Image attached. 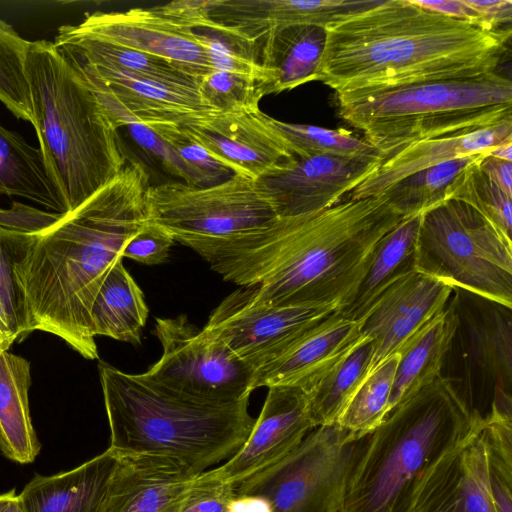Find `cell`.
I'll return each instance as SVG.
<instances>
[{"instance_id": "obj_4", "label": "cell", "mask_w": 512, "mask_h": 512, "mask_svg": "<svg viewBox=\"0 0 512 512\" xmlns=\"http://www.w3.org/2000/svg\"><path fill=\"white\" fill-rule=\"evenodd\" d=\"M26 73L39 150L68 212L111 182L127 156L95 93L53 42L30 43Z\"/></svg>"}, {"instance_id": "obj_30", "label": "cell", "mask_w": 512, "mask_h": 512, "mask_svg": "<svg viewBox=\"0 0 512 512\" xmlns=\"http://www.w3.org/2000/svg\"><path fill=\"white\" fill-rule=\"evenodd\" d=\"M148 306L135 280L117 263L103 281L90 311L92 335L139 344Z\"/></svg>"}, {"instance_id": "obj_7", "label": "cell", "mask_w": 512, "mask_h": 512, "mask_svg": "<svg viewBox=\"0 0 512 512\" xmlns=\"http://www.w3.org/2000/svg\"><path fill=\"white\" fill-rule=\"evenodd\" d=\"M338 116L381 158L410 143L512 118V82L496 71L336 94Z\"/></svg>"}, {"instance_id": "obj_14", "label": "cell", "mask_w": 512, "mask_h": 512, "mask_svg": "<svg viewBox=\"0 0 512 512\" xmlns=\"http://www.w3.org/2000/svg\"><path fill=\"white\" fill-rule=\"evenodd\" d=\"M66 59L81 73L117 129L132 123L198 125L219 115L196 88L154 83L122 71Z\"/></svg>"}, {"instance_id": "obj_8", "label": "cell", "mask_w": 512, "mask_h": 512, "mask_svg": "<svg viewBox=\"0 0 512 512\" xmlns=\"http://www.w3.org/2000/svg\"><path fill=\"white\" fill-rule=\"evenodd\" d=\"M416 271L512 307V241L463 201L421 215Z\"/></svg>"}, {"instance_id": "obj_35", "label": "cell", "mask_w": 512, "mask_h": 512, "mask_svg": "<svg viewBox=\"0 0 512 512\" xmlns=\"http://www.w3.org/2000/svg\"><path fill=\"white\" fill-rule=\"evenodd\" d=\"M398 363L392 355L375 368L361 383L337 424L357 437L372 433L389 413V400Z\"/></svg>"}, {"instance_id": "obj_37", "label": "cell", "mask_w": 512, "mask_h": 512, "mask_svg": "<svg viewBox=\"0 0 512 512\" xmlns=\"http://www.w3.org/2000/svg\"><path fill=\"white\" fill-rule=\"evenodd\" d=\"M487 477L497 512H512V415L491 410L483 417Z\"/></svg>"}, {"instance_id": "obj_50", "label": "cell", "mask_w": 512, "mask_h": 512, "mask_svg": "<svg viewBox=\"0 0 512 512\" xmlns=\"http://www.w3.org/2000/svg\"><path fill=\"white\" fill-rule=\"evenodd\" d=\"M484 154L500 160L512 162V141L492 147L486 150Z\"/></svg>"}, {"instance_id": "obj_45", "label": "cell", "mask_w": 512, "mask_h": 512, "mask_svg": "<svg viewBox=\"0 0 512 512\" xmlns=\"http://www.w3.org/2000/svg\"><path fill=\"white\" fill-rule=\"evenodd\" d=\"M481 17L484 24L491 28L500 29L512 20L511 0H464Z\"/></svg>"}, {"instance_id": "obj_24", "label": "cell", "mask_w": 512, "mask_h": 512, "mask_svg": "<svg viewBox=\"0 0 512 512\" xmlns=\"http://www.w3.org/2000/svg\"><path fill=\"white\" fill-rule=\"evenodd\" d=\"M361 339L360 321L345 318L337 311L256 369L252 389L278 385L306 389Z\"/></svg>"}, {"instance_id": "obj_47", "label": "cell", "mask_w": 512, "mask_h": 512, "mask_svg": "<svg viewBox=\"0 0 512 512\" xmlns=\"http://www.w3.org/2000/svg\"><path fill=\"white\" fill-rule=\"evenodd\" d=\"M478 166L490 181L512 198V162L483 153L478 161Z\"/></svg>"}, {"instance_id": "obj_12", "label": "cell", "mask_w": 512, "mask_h": 512, "mask_svg": "<svg viewBox=\"0 0 512 512\" xmlns=\"http://www.w3.org/2000/svg\"><path fill=\"white\" fill-rule=\"evenodd\" d=\"M153 334L161 358L145 373L154 383L186 398L212 404L249 399L254 370L187 317L157 318Z\"/></svg>"}, {"instance_id": "obj_27", "label": "cell", "mask_w": 512, "mask_h": 512, "mask_svg": "<svg viewBox=\"0 0 512 512\" xmlns=\"http://www.w3.org/2000/svg\"><path fill=\"white\" fill-rule=\"evenodd\" d=\"M326 29L297 25L271 33L258 44V59L269 74V94L319 81Z\"/></svg>"}, {"instance_id": "obj_43", "label": "cell", "mask_w": 512, "mask_h": 512, "mask_svg": "<svg viewBox=\"0 0 512 512\" xmlns=\"http://www.w3.org/2000/svg\"><path fill=\"white\" fill-rule=\"evenodd\" d=\"M173 238L160 226L149 220L127 242L123 259L130 258L146 265H156L166 261Z\"/></svg>"}, {"instance_id": "obj_2", "label": "cell", "mask_w": 512, "mask_h": 512, "mask_svg": "<svg viewBox=\"0 0 512 512\" xmlns=\"http://www.w3.org/2000/svg\"><path fill=\"white\" fill-rule=\"evenodd\" d=\"M403 218L386 195L345 199L321 211L278 217L204 259L226 281L253 286L261 304L339 309L378 241Z\"/></svg>"}, {"instance_id": "obj_39", "label": "cell", "mask_w": 512, "mask_h": 512, "mask_svg": "<svg viewBox=\"0 0 512 512\" xmlns=\"http://www.w3.org/2000/svg\"><path fill=\"white\" fill-rule=\"evenodd\" d=\"M482 154L461 170L448 185L446 200L455 199L469 204L511 239L512 198L481 171L478 161Z\"/></svg>"}, {"instance_id": "obj_9", "label": "cell", "mask_w": 512, "mask_h": 512, "mask_svg": "<svg viewBox=\"0 0 512 512\" xmlns=\"http://www.w3.org/2000/svg\"><path fill=\"white\" fill-rule=\"evenodd\" d=\"M146 207L150 222L203 258L278 218L260 182L243 174L201 187L181 181L150 185Z\"/></svg>"}, {"instance_id": "obj_29", "label": "cell", "mask_w": 512, "mask_h": 512, "mask_svg": "<svg viewBox=\"0 0 512 512\" xmlns=\"http://www.w3.org/2000/svg\"><path fill=\"white\" fill-rule=\"evenodd\" d=\"M453 329L454 319L446 306L399 349L389 412L440 377Z\"/></svg>"}, {"instance_id": "obj_41", "label": "cell", "mask_w": 512, "mask_h": 512, "mask_svg": "<svg viewBox=\"0 0 512 512\" xmlns=\"http://www.w3.org/2000/svg\"><path fill=\"white\" fill-rule=\"evenodd\" d=\"M183 126L154 124L147 127L172 147L189 171L193 186H208L230 177L233 172L192 140Z\"/></svg>"}, {"instance_id": "obj_13", "label": "cell", "mask_w": 512, "mask_h": 512, "mask_svg": "<svg viewBox=\"0 0 512 512\" xmlns=\"http://www.w3.org/2000/svg\"><path fill=\"white\" fill-rule=\"evenodd\" d=\"M337 311L335 305H264L254 299L253 286H240L214 309L203 330L255 372Z\"/></svg>"}, {"instance_id": "obj_32", "label": "cell", "mask_w": 512, "mask_h": 512, "mask_svg": "<svg viewBox=\"0 0 512 512\" xmlns=\"http://www.w3.org/2000/svg\"><path fill=\"white\" fill-rule=\"evenodd\" d=\"M373 344L362 339L305 390L315 427L337 422L347 404L368 376Z\"/></svg>"}, {"instance_id": "obj_49", "label": "cell", "mask_w": 512, "mask_h": 512, "mask_svg": "<svg viewBox=\"0 0 512 512\" xmlns=\"http://www.w3.org/2000/svg\"><path fill=\"white\" fill-rule=\"evenodd\" d=\"M0 512H25L14 489L0 495Z\"/></svg>"}, {"instance_id": "obj_38", "label": "cell", "mask_w": 512, "mask_h": 512, "mask_svg": "<svg viewBox=\"0 0 512 512\" xmlns=\"http://www.w3.org/2000/svg\"><path fill=\"white\" fill-rule=\"evenodd\" d=\"M30 43L0 19V102L14 116L33 124L26 73Z\"/></svg>"}, {"instance_id": "obj_18", "label": "cell", "mask_w": 512, "mask_h": 512, "mask_svg": "<svg viewBox=\"0 0 512 512\" xmlns=\"http://www.w3.org/2000/svg\"><path fill=\"white\" fill-rule=\"evenodd\" d=\"M379 159L313 154L258 179L278 217L324 210L342 201L378 167Z\"/></svg>"}, {"instance_id": "obj_22", "label": "cell", "mask_w": 512, "mask_h": 512, "mask_svg": "<svg viewBox=\"0 0 512 512\" xmlns=\"http://www.w3.org/2000/svg\"><path fill=\"white\" fill-rule=\"evenodd\" d=\"M512 141V118L475 131L428 138L410 143L381 158L376 170L346 199L380 196L402 179L456 158L484 153Z\"/></svg>"}, {"instance_id": "obj_48", "label": "cell", "mask_w": 512, "mask_h": 512, "mask_svg": "<svg viewBox=\"0 0 512 512\" xmlns=\"http://www.w3.org/2000/svg\"><path fill=\"white\" fill-rule=\"evenodd\" d=\"M227 512H271L266 500L255 496H236Z\"/></svg>"}, {"instance_id": "obj_28", "label": "cell", "mask_w": 512, "mask_h": 512, "mask_svg": "<svg viewBox=\"0 0 512 512\" xmlns=\"http://www.w3.org/2000/svg\"><path fill=\"white\" fill-rule=\"evenodd\" d=\"M29 362L0 348V450L19 464L32 463L40 452L30 416Z\"/></svg>"}, {"instance_id": "obj_20", "label": "cell", "mask_w": 512, "mask_h": 512, "mask_svg": "<svg viewBox=\"0 0 512 512\" xmlns=\"http://www.w3.org/2000/svg\"><path fill=\"white\" fill-rule=\"evenodd\" d=\"M381 0H208L205 30L228 33L251 44L297 25L326 28ZM202 30V29H201Z\"/></svg>"}, {"instance_id": "obj_19", "label": "cell", "mask_w": 512, "mask_h": 512, "mask_svg": "<svg viewBox=\"0 0 512 512\" xmlns=\"http://www.w3.org/2000/svg\"><path fill=\"white\" fill-rule=\"evenodd\" d=\"M453 288L414 271L388 287L360 320L374 348L370 373L447 306Z\"/></svg>"}, {"instance_id": "obj_21", "label": "cell", "mask_w": 512, "mask_h": 512, "mask_svg": "<svg viewBox=\"0 0 512 512\" xmlns=\"http://www.w3.org/2000/svg\"><path fill=\"white\" fill-rule=\"evenodd\" d=\"M483 418L424 475L409 512H497L487 477Z\"/></svg>"}, {"instance_id": "obj_33", "label": "cell", "mask_w": 512, "mask_h": 512, "mask_svg": "<svg viewBox=\"0 0 512 512\" xmlns=\"http://www.w3.org/2000/svg\"><path fill=\"white\" fill-rule=\"evenodd\" d=\"M60 213L39 210L20 202L0 208V311L15 339L24 337V322L13 272V243L25 228L54 222Z\"/></svg>"}, {"instance_id": "obj_16", "label": "cell", "mask_w": 512, "mask_h": 512, "mask_svg": "<svg viewBox=\"0 0 512 512\" xmlns=\"http://www.w3.org/2000/svg\"><path fill=\"white\" fill-rule=\"evenodd\" d=\"M314 428L304 388L271 386L241 448L224 464L203 474L236 487L290 454Z\"/></svg>"}, {"instance_id": "obj_10", "label": "cell", "mask_w": 512, "mask_h": 512, "mask_svg": "<svg viewBox=\"0 0 512 512\" xmlns=\"http://www.w3.org/2000/svg\"><path fill=\"white\" fill-rule=\"evenodd\" d=\"M447 307L454 329L440 377L479 415H512V307L460 288Z\"/></svg>"}, {"instance_id": "obj_26", "label": "cell", "mask_w": 512, "mask_h": 512, "mask_svg": "<svg viewBox=\"0 0 512 512\" xmlns=\"http://www.w3.org/2000/svg\"><path fill=\"white\" fill-rule=\"evenodd\" d=\"M420 219L421 215L403 218L378 241L357 288L338 309L341 316L360 321L388 287L416 271Z\"/></svg>"}, {"instance_id": "obj_46", "label": "cell", "mask_w": 512, "mask_h": 512, "mask_svg": "<svg viewBox=\"0 0 512 512\" xmlns=\"http://www.w3.org/2000/svg\"><path fill=\"white\" fill-rule=\"evenodd\" d=\"M412 1L418 6L429 11L440 13L459 20L486 25L482 22L480 15L473 8L468 6L464 0Z\"/></svg>"}, {"instance_id": "obj_25", "label": "cell", "mask_w": 512, "mask_h": 512, "mask_svg": "<svg viewBox=\"0 0 512 512\" xmlns=\"http://www.w3.org/2000/svg\"><path fill=\"white\" fill-rule=\"evenodd\" d=\"M119 454L108 448L80 466L35 475L19 495L25 512H104Z\"/></svg>"}, {"instance_id": "obj_40", "label": "cell", "mask_w": 512, "mask_h": 512, "mask_svg": "<svg viewBox=\"0 0 512 512\" xmlns=\"http://www.w3.org/2000/svg\"><path fill=\"white\" fill-rule=\"evenodd\" d=\"M203 101L219 114H236L260 109L267 95L264 84L257 79L237 73L212 70L198 80Z\"/></svg>"}, {"instance_id": "obj_5", "label": "cell", "mask_w": 512, "mask_h": 512, "mask_svg": "<svg viewBox=\"0 0 512 512\" xmlns=\"http://www.w3.org/2000/svg\"><path fill=\"white\" fill-rule=\"evenodd\" d=\"M110 427L119 454L175 460L195 474L231 458L255 423L248 400L212 404L186 398L142 374L98 364Z\"/></svg>"}, {"instance_id": "obj_51", "label": "cell", "mask_w": 512, "mask_h": 512, "mask_svg": "<svg viewBox=\"0 0 512 512\" xmlns=\"http://www.w3.org/2000/svg\"><path fill=\"white\" fill-rule=\"evenodd\" d=\"M15 340L4 315L0 311V348L8 350Z\"/></svg>"}, {"instance_id": "obj_1", "label": "cell", "mask_w": 512, "mask_h": 512, "mask_svg": "<svg viewBox=\"0 0 512 512\" xmlns=\"http://www.w3.org/2000/svg\"><path fill=\"white\" fill-rule=\"evenodd\" d=\"M145 166L129 160L107 185L46 226L20 230L13 272L24 337L40 330L64 340L86 359L98 358L90 311L127 242L148 221Z\"/></svg>"}, {"instance_id": "obj_36", "label": "cell", "mask_w": 512, "mask_h": 512, "mask_svg": "<svg viewBox=\"0 0 512 512\" xmlns=\"http://www.w3.org/2000/svg\"><path fill=\"white\" fill-rule=\"evenodd\" d=\"M273 123L287 140L296 157L324 154L347 158H381L375 147L344 128L328 129L287 123L275 118Z\"/></svg>"}, {"instance_id": "obj_42", "label": "cell", "mask_w": 512, "mask_h": 512, "mask_svg": "<svg viewBox=\"0 0 512 512\" xmlns=\"http://www.w3.org/2000/svg\"><path fill=\"white\" fill-rule=\"evenodd\" d=\"M236 497L235 486L199 474L179 512H227Z\"/></svg>"}, {"instance_id": "obj_15", "label": "cell", "mask_w": 512, "mask_h": 512, "mask_svg": "<svg viewBox=\"0 0 512 512\" xmlns=\"http://www.w3.org/2000/svg\"><path fill=\"white\" fill-rule=\"evenodd\" d=\"M73 28L80 34L161 57L197 79L211 72L202 35L157 6L94 12Z\"/></svg>"}, {"instance_id": "obj_11", "label": "cell", "mask_w": 512, "mask_h": 512, "mask_svg": "<svg viewBox=\"0 0 512 512\" xmlns=\"http://www.w3.org/2000/svg\"><path fill=\"white\" fill-rule=\"evenodd\" d=\"M367 438L337 423L318 426L286 457L239 483L236 496L263 498L271 512H341Z\"/></svg>"}, {"instance_id": "obj_3", "label": "cell", "mask_w": 512, "mask_h": 512, "mask_svg": "<svg viewBox=\"0 0 512 512\" xmlns=\"http://www.w3.org/2000/svg\"><path fill=\"white\" fill-rule=\"evenodd\" d=\"M319 81L336 94L496 71L511 29L455 19L412 0H381L326 28Z\"/></svg>"}, {"instance_id": "obj_23", "label": "cell", "mask_w": 512, "mask_h": 512, "mask_svg": "<svg viewBox=\"0 0 512 512\" xmlns=\"http://www.w3.org/2000/svg\"><path fill=\"white\" fill-rule=\"evenodd\" d=\"M119 456L104 512H179L199 475L164 457Z\"/></svg>"}, {"instance_id": "obj_6", "label": "cell", "mask_w": 512, "mask_h": 512, "mask_svg": "<svg viewBox=\"0 0 512 512\" xmlns=\"http://www.w3.org/2000/svg\"><path fill=\"white\" fill-rule=\"evenodd\" d=\"M483 417L442 377L396 406L368 435L341 512H409L416 489Z\"/></svg>"}, {"instance_id": "obj_31", "label": "cell", "mask_w": 512, "mask_h": 512, "mask_svg": "<svg viewBox=\"0 0 512 512\" xmlns=\"http://www.w3.org/2000/svg\"><path fill=\"white\" fill-rule=\"evenodd\" d=\"M0 194L28 199L55 213L66 212L48 177L40 150L1 124Z\"/></svg>"}, {"instance_id": "obj_17", "label": "cell", "mask_w": 512, "mask_h": 512, "mask_svg": "<svg viewBox=\"0 0 512 512\" xmlns=\"http://www.w3.org/2000/svg\"><path fill=\"white\" fill-rule=\"evenodd\" d=\"M183 127L192 140L233 174L258 180L280 172L296 158L273 117L261 109L219 114Z\"/></svg>"}, {"instance_id": "obj_44", "label": "cell", "mask_w": 512, "mask_h": 512, "mask_svg": "<svg viewBox=\"0 0 512 512\" xmlns=\"http://www.w3.org/2000/svg\"><path fill=\"white\" fill-rule=\"evenodd\" d=\"M127 129L139 146L157 159L163 168L189 185H193L191 175L172 147L151 128L132 123Z\"/></svg>"}, {"instance_id": "obj_34", "label": "cell", "mask_w": 512, "mask_h": 512, "mask_svg": "<svg viewBox=\"0 0 512 512\" xmlns=\"http://www.w3.org/2000/svg\"><path fill=\"white\" fill-rule=\"evenodd\" d=\"M482 153L456 158L419 171L387 189L392 206L405 218L422 215L446 200L448 185L467 165Z\"/></svg>"}]
</instances>
